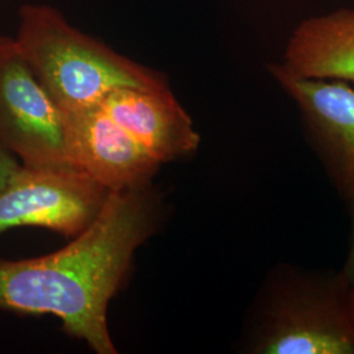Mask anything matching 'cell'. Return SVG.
<instances>
[{
	"instance_id": "6da1fadb",
	"label": "cell",
	"mask_w": 354,
	"mask_h": 354,
	"mask_svg": "<svg viewBox=\"0 0 354 354\" xmlns=\"http://www.w3.org/2000/svg\"><path fill=\"white\" fill-rule=\"evenodd\" d=\"M150 185L111 192L93 223L57 252L0 261V310L59 317L97 354H115L106 313L133 256L158 227Z\"/></svg>"
},
{
	"instance_id": "7a4b0ae2",
	"label": "cell",
	"mask_w": 354,
	"mask_h": 354,
	"mask_svg": "<svg viewBox=\"0 0 354 354\" xmlns=\"http://www.w3.org/2000/svg\"><path fill=\"white\" fill-rule=\"evenodd\" d=\"M15 41L64 113L100 105L117 89L168 87L163 75L83 33L51 6H23Z\"/></svg>"
},
{
	"instance_id": "3957f363",
	"label": "cell",
	"mask_w": 354,
	"mask_h": 354,
	"mask_svg": "<svg viewBox=\"0 0 354 354\" xmlns=\"http://www.w3.org/2000/svg\"><path fill=\"white\" fill-rule=\"evenodd\" d=\"M253 354H354V299L342 272L279 264L253 306Z\"/></svg>"
},
{
	"instance_id": "277c9868",
	"label": "cell",
	"mask_w": 354,
	"mask_h": 354,
	"mask_svg": "<svg viewBox=\"0 0 354 354\" xmlns=\"http://www.w3.org/2000/svg\"><path fill=\"white\" fill-rule=\"evenodd\" d=\"M0 143L28 168L77 171L64 112L7 36H0Z\"/></svg>"
},
{
	"instance_id": "5b68a950",
	"label": "cell",
	"mask_w": 354,
	"mask_h": 354,
	"mask_svg": "<svg viewBox=\"0 0 354 354\" xmlns=\"http://www.w3.org/2000/svg\"><path fill=\"white\" fill-rule=\"evenodd\" d=\"M109 193L80 171L23 165L0 190V234L42 227L75 238L100 214Z\"/></svg>"
},
{
	"instance_id": "8992f818",
	"label": "cell",
	"mask_w": 354,
	"mask_h": 354,
	"mask_svg": "<svg viewBox=\"0 0 354 354\" xmlns=\"http://www.w3.org/2000/svg\"><path fill=\"white\" fill-rule=\"evenodd\" d=\"M270 75L298 106L311 149L345 203L354 198V89L344 80L295 75L282 64Z\"/></svg>"
},
{
	"instance_id": "52a82bcc",
	"label": "cell",
	"mask_w": 354,
	"mask_h": 354,
	"mask_svg": "<svg viewBox=\"0 0 354 354\" xmlns=\"http://www.w3.org/2000/svg\"><path fill=\"white\" fill-rule=\"evenodd\" d=\"M76 169L109 192L150 185L158 163L100 105L64 113Z\"/></svg>"
},
{
	"instance_id": "ba28073f",
	"label": "cell",
	"mask_w": 354,
	"mask_h": 354,
	"mask_svg": "<svg viewBox=\"0 0 354 354\" xmlns=\"http://www.w3.org/2000/svg\"><path fill=\"white\" fill-rule=\"evenodd\" d=\"M100 106L160 165L188 156L200 146L192 117L169 87L117 89Z\"/></svg>"
},
{
	"instance_id": "9c48e42d",
	"label": "cell",
	"mask_w": 354,
	"mask_h": 354,
	"mask_svg": "<svg viewBox=\"0 0 354 354\" xmlns=\"http://www.w3.org/2000/svg\"><path fill=\"white\" fill-rule=\"evenodd\" d=\"M282 64L295 75L354 83V10L301 21L288 41Z\"/></svg>"
},
{
	"instance_id": "30bf717a",
	"label": "cell",
	"mask_w": 354,
	"mask_h": 354,
	"mask_svg": "<svg viewBox=\"0 0 354 354\" xmlns=\"http://www.w3.org/2000/svg\"><path fill=\"white\" fill-rule=\"evenodd\" d=\"M346 203L349 206V213H351V238H349L348 256L340 272L354 299V198Z\"/></svg>"
},
{
	"instance_id": "8fae6325",
	"label": "cell",
	"mask_w": 354,
	"mask_h": 354,
	"mask_svg": "<svg viewBox=\"0 0 354 354\" xmlns=\"http://www.w3.org/2000/svg\"><path fill=\"white\" fill-rule=\"evenodd\" d=\"M23 165L0 143V190L4 189Z\"/></svg>"
}]
</instances>
